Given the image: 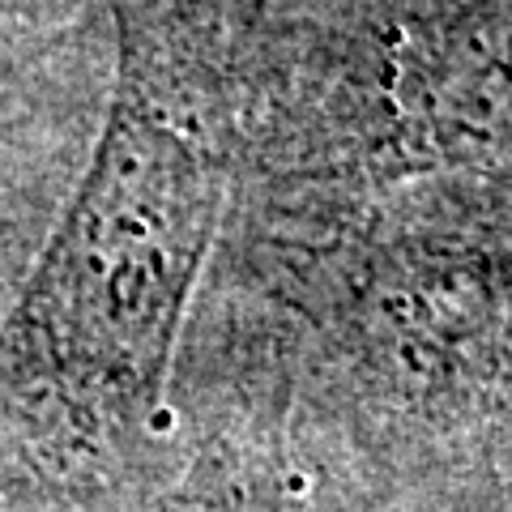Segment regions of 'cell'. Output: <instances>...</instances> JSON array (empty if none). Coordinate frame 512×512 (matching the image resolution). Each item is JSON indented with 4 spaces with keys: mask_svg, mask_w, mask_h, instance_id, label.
Masks as SVG:
<instances>
[{
    "mask_svg": "<svg viewBox=\"0 0 512 512\" xmlns=\"http://www.w3.org/2000/svg\"><path fill=\"white\" fill-rule=\"evenodd\" d=\"M222 197L197 133L124 90L103 146L22 308V355L77 410H158Z\"/></svg>",
    "mask_w": 512,
    "mask_h": 512,
    "instance_id": "6da1fadb",
    "label": "cell"
},
{
    "mask_svg": "<svg viewBox=\"0 0 512 512\" xmlns=\"http://www.w3.org/2000/svg\"><path fill=\"white\" fill-rule=\"evenodd\" d=\"M167 512H282V478L269 466L210 474L201 491L175 500Z\"/></svg>",
    "mask_w": 512,
    "mask_h": 512,
    "instance_id": "7a4b0ae2",
    "label": "cell"
}]
</instances>
